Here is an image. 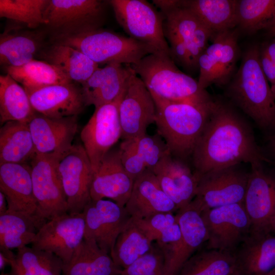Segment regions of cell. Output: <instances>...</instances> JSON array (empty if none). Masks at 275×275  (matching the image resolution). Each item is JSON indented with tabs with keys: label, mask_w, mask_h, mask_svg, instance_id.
<instances>
[{
	"label": "cell",
	"mask_w": 275,
	"mask_h": 275,
	"mask_svg": "<svg viewBox=\"0 0 275 275\" xmlns=\"http://www.w3.org/2000/svg\"><path fill=\"white\" fill-rule=\"evenodd\" d=\"M122 270L94 240L84 238L63 265L62 275H119Z\"/></svg>",
	"instance_id": "obj_29"
},
{
	"label": "cell",
	"mask_w": 275,
	"mask_h": 275,
	"mask_svg": "<svg viewBox=\"0 0 275 275\" xmlns=\"http://www.w3.org/2000/svg\"><path fill=\"white\" fill-rule=\"evenodd\" d=\"M181 4L209 29L213 36L237 25V0H183Z\"/></svg>",
	"instance_id": "obj_31"
},
{
	"label": "cell",
	"mask_w": 275,
	"mask_h": 275,
	"mask_svg": "<svg viewBox=\"0 0 275 275\" xmlns=\"http://www.w3.org/2000/svg\"><path fill=\"white\" fill-rule=\"evenodd\" d=\"M116 19L129 37L170 56L164 33V17L145 0H109ZM171 57V56H170Z\"/></svg>",
	"instance_id": "obj_7"
},
{
	"label": "cell",
	"mask_w": 275,
	"mask_h": 275,
	"mask_svg": "<svg viewBox=\"0 0 275 275\" xmlns=\"http://www.w3.org/2000/svg\"><path fill=\"white\" fill-rule=\"evenodd\" d=\"M191 157L198 179L209 172L241 162L259 166L268 161L246 123L230 107L217 100Z\"/></svg>",
	"instance_id": "obj_1"
},
{
	"label": "cell",
	"mask_w": 275,
	"mask_h": 275,
	"mask_svg": "<svg viewBox=\"0 0 275 275\" xmlns=\"http://www.w3.org/2000/svg\"><path fill=\"white\" fill-rule=\"evenodd\" d=\"M164 33L170 43V56L174 62H176L186 69L193 68L185 43L178 35L169 30L164 29Z\"/></svg>",
	"instance_id": "obj_45"
},
{
	"label": "cell",
	"mask_w": 275,
	"mask_h": 275,
	"mask_svg": "<svg viewBox=\"0 0 275 275\" xmlns=\"http://www.w3.org/2000/svg\"><path fill=\"white\" fill-rule=\"evenodd\" d=\"M147 275H164L163 270H162L158 271H156V272H153V273H152Z\"/></svg>",
	"instance_id": "obj_53"
},
{
	"label": "cell",
	"mask_w": 275,
	"mask_h": 275,
	"mask_svg": "<svg viewBox=\"0 0 275 275\" xmlns=\"http://www.w3.org/2000/svg\"><path fill=\"white\" fill-rule=\"evenodd\" d=\"M243 203L251 223L250 233L269 232L275 212V178L262 165L251 166Z\"/></svg>",
	"instance_id": "obj_18"
},
{
	"label": "cell",
	"mask_w": 275,
	"mask_h": 275,
	"mask_svg": "<svg viewBox=\"0 0 275 275\" xmlns=\"http://www.w3.org/2000/svg\"><path fill=\"white\" fill-rule=\"evenodd\" d=\"M163 269V257L162 253L156 252L152 249L122 269L119 275H147Z\"/></svg>",
	"instance_id": "obj_42"
},
{
	"label": "cell",
	"mask_w": 275,
	"mask_h": 275,
	"mask_svg": "<svg viewBox=\"0 0 275 275\" xmlns=\"http://www.w3.org/2000/svg\"><path fill=\"white\" fill-rule=\"evenodd\" d=\"M1 275H13V273L10 271L9 273H4V272H2Z\"/></svg>",
	"instance_id": "obj_56"
},
{
	"label": "cell",
	"mask_w": 275,
	"mask_h": 275,
	"mask_svg": "<svg viewBox=\"0 0 275 275\" xmlns=\"http://www.w3.org/2000/svg\"><path fill=\"white\" fill-rule=\"evenodd\" d=\"M212 43L200 57L198 80L201 90L211 85L224 86L229 83L238 57V34L232 30L214 34Z\"/></svg>",
	"instance_id": "obj_12"
},
{
	"label": "cell",
	"mask_w": 275,
	"mask_h": 275,
	"mask_svg": "<svg viewBox=\"0 0 275 275\" xmlns=\"http://www.w3.org/2000/svg\"><path fill=\"white\" fill-rule=\"evenodd\" d=\"M10 22L0 35V64L4 68L19 67L35 60L45 46V31Z\"/></svg>",
	"instance_id": "obj_24"
},
{
	"label": "cell",
	"mask_w": 275,
	"mask_h": 275,
	"mask_svg": "<svg viewBox=\"0 0 275 275\" xmlns=\"http://www.w3.org/2000/svg\"><path fill=\"white\" fill-rule=\"evenodd\" d=\"M49 0H0V17L36 30L47 21L44 13Z\"/></svg>",
	"instance_id": "obj_38"
},
{
	"label": "cell",
	"mask_w": 275,
	"mask_h": 275,
	"mask_svg": "<svg viewBox=\"0 0 275 275\" xmlns=\"http://www.w3.org/2000/svg\"><path fill=\"white\" fill-rule=\"evenodd\" d=\"M134 182L123 166L119 147L112 149L94 173L90 190L91 200L107 198L125 207Z\"/></svg>",
	"instance_id": "obj_20"
},
{
	"label": "cell",
	"mask_w": 275,
	"mask_h": 275,
	"mask_svg": "<svg viewBox=\"0 0 275 275\" xmlns=\"http://www.w3.org/2000/svg\"><path fill=\"white\" fill-rule=\"evenodd\" d=\"M248 175L236 166L204 174L199 179L196 196L190 203L201 212L243 203Z\"/></svg>",
	"instance_id": "obj_9"
},
{
	"label": "cell",
	"mask_w": 275,
	"mask_h": 275,
	"mask_svg": "<svg viewBox=\"0 0 275 275\" xmlns=\"http://www.w3.org/2000/svg\"><path fill=\"white\" fill-rule=\"evenodd\" d=\"M25 91L34 110L49 118L77 116L86 106L81 86L74 82Z\"/></svg>",
	"instance_id": "obj_21"
},
{
	"label": "cell",
	"mask_w": 275,
	"mask_h": 275,
	"mask_svg": "<svg viewBox=\"0 0 275 275\" xmlns=\"http://www.w3.org/2000/svg\"><path fill=\"white\" fill-rule=\"evenodd\" d=\"M237 25L249 35L264 29L275 16V0H238Z\"/></svg>",
	"instance_id": "obj_40"
},
{
	"label": "cell",
	"mask_w": 275,
	"mask_h": 275,
	"mask_svg": "<svg viewBox=\"0 0 275 275\" xmlns=\"http://www.w3.org/2000/svg\"><path fill=\"white\" fill-rule=\"evenodd\" d=\"M82 213L85 223L84 238L94 240L110 255L118 236L131 219L125 208L111 200H91Z\"/></svg>",
	"instance_id": "obj_16"
},
{
	"label": "cell",
	"mask_w": 275,
	"mask_h": 275,
	"mask_svg": "<svg viewBox=\"0 0 275 275\" xmlns=\"http://www.w3.org/2000/svg\"><path fill=\"white\" fill-rule=\"evenodd\" d=\"M263 45L267 54L275 64V37L270 42Z\"/></svg>",
	"instance_id": "obj_48"
},
{
	"label": "cell",
	"mask_w": 275,
	"mask_h": 275,
	"mask_svg": "<svg viewBox=\"0 0 275 275\" xmlns=\"http://www.w3.org/2000/svg\"><path fill=\"white\" fill-rule=\"evenodd\" d=\"M28 123L9 121L0 129V164L28 163L36 155Z\"/></svg>",
	"instance_id": "obj_30"
},
{
	"label": "cell",
	"mask_w": 275,
	"mask_h": 275,
	"mask_svg": "<svg viewBox=\"0 0 275 275\" xmlns=\"http://www.w3.org/2000/svg\"><path fill=\"white\" fill-rule=\"evenodd\" d=\"M238 270L236 257L230 252L209 249L194 254L177 275H230Z\"/></svg>",
	"instance_id": "obj_35"
},
{
	"label": "cell",
	"mask_w": 275,
	"mask_h": 275,
	"mask_svg": "<svg viewBox=\"0 0 275 275\" xmlns=\"http://www.w3.org/2000/svg\"><path fill=\"white\" fill-rule=\"evenodd\" d=\"M250 233L235 256L238 270L242 275H265L275 268V236Z\"/></svg>",
	"instance_id": "obj_27"
},
{
	"label": "cell",
	"mask_w": 275,
	"mask_h": 275,
	"mask_svg": "<svg viewBox=\"0 0 275 275\" xmlns=\"http://www.w3.org/2000/svg\"><path fill=\"white\" fill-rule=\"evenodd\" d=\"M181 230L180 239L159 248L163 257L164 275H177L186 261L208 240L201 211L190 203L176 214Z\"/></svg>",
	"instance_id": "obj_15"
},
{
	"label": "cell",
	"mask_w": 275,
	"mask_h": 275,
	"mask_svg": "<svg viewBox=\"0 0 275 275\" xmlns=\"http://www.w3.org/2000/svg\"><path fill=\"white\" fill-rule=\"evenodd\" d=\"M24 88L8 74L0 75V122L29 123L35 114Z\"/></svg>",
	"instance_id": "obj_32"
},
{
	"label": "cell",
	"mask_w": 275,
	"mask_h": 275,
	"mask_svg": "<svg viewBox=\"0 0 275 275\" xmlns=\"http://www.w3.org/2000/svg\"><path fill=\"white\" fill-rule=\"evenodd\" d=\"M119 149L123 167L135 181L147 170L144 161L137 153L130 139L123 140Z\"/></svg>",
	"instance_id": "obj_43"
},
{
	"label": "cell",
	"mask_w": 275,
	"mask_h": 275,
	"mask_svg": "<svg viewBox=\"0 0 275 275\" xmlns=\"http://www.w3.org/2000/svg\"><path fill=\"white\" fill-rule=\"evenodd\" d=\"M40 58L60 70L71 80L82 85L99 67V65L80 51L69 45L52 42L45 46Z\"/></svg>",
	"instance_id": "obj_28"
},
{
	"label": "cell",
	"mask_w": 275,
	"mask_h": 275,
	"mask_svg": "<svg viewBox=\"0 0 275 275\" xmlns=\"http://www.w3.org/2000/svg\"><path fill=\"white\" fill-rule=\"evenodd\" d=\"M106 6L100 0H49L44 13L45 31L52 40L102 29Z\"/></svg>",
	"instance_id": "obj_6"
},
{
	"label": "cell",
	"mask_w": 275,
	"mask_h": 275,
	"mask_svg": "<svg viewBox=\"0 0 275 275\" xmlns=\"http://www.w3.org/2000/svg\"><path fill=\"white\" fill-rule=\"evenodd\" d=\"M259 60L261 69L271 87L275 84V64L267 54L263 45L260 46Z\"/></svg>",
	"instance_id": "obj_46"
},
{
	"label": "cell",
	"mask_w": 275,
	"mask_h": 275,
	"mask_svg": "<svg viewBox=\"0 0 275 275\" xmlns=\"http://www.w3.org/2000/svg\"><path fill=\"white\" fill-rule=\"evenodd\" d=\"M265 275H275V268H274L273 269L270 270L269 272H268Z\"/></svg>",
	"instance_id": "obj_54"
},
{
	"label": "cell",
	"mask_w": 275,
	"mask_h": 275,
	"mask_svg": "<svg viewBox=\"0 0 275 275\" xmlns=\"http://www.w3.org/2000/svg\"><path fill=\"white\" fill-rule=\"evenodd\" d=\"M272 94L275 98V84L272 86L270 87Z\"/></svg>",
	"instance_id": "obj_55"
},
{
	"label": "cell",
	"mask_w": 275,
	"mask_h": 275,
	"mask_svg": "<svg viewBox=\"0 0 275 275\" xmlns=\"http://www.w3.org/2000/svg\"><path fill=\"white\" fill-rule=\"evenodd\" d=\"M38 231L35 222L30 218L7 211L0 215V250H18L32 244Z\"/></svg>",
	"instance_id": "obj_37"
},
{
	"label": "cell",
	"mask_w": 275,
	"mask_h": 275,
	"mask_svg": "<svg viewBox=\"0 0 275 275\" xmlns=\"http://www.w3.org/2000/svg\"><path fill=\"white\" fill-rule=\"evenodd\" d=\"M58 171L70 214L81 213L91 201L94 171L82 144H73L58 162Z\"/></svg>",
	"instance_id": "obj_11"
},
{
	"label": "cell",
	"mask_w": 275,
	"mask_h": 275,
	"mask_svg": "<svg viewBox=\"0 0 275 275\" xmlns=\"http://www.w3.org/2000/svg\"><path fill=\"white\" fill-rule=\"evenodd\" d=\"M37 154L62 156L72 146L77 116L49 118L36 112L28 123Z\"/></svg>",
	"instance_id": "obj_22"
},
{
	"label": "cell",
	"mask_w": 275,
	"mask_h": 275,
	"mask_svg": "<svg viewBox=\"0 0 275 275\" xmlns=\"http://www.w3.org/2000/svg\"><path fill=\"white\" fill-rule=\"evenodd\" d=\"M119 115L123 140L146 133L148 127L155 123L154 100L132 69L119 103Z\"/></svg>",
	"instance_id": "obj_14"
},
{
	"label": "cell",
	"mask_w": 275,
	"mask_h": 275,
	"mask_svg": "<svg viewBox=\"0 0 275 275\" xmlns=\"http://www.w3.org/2000/svg\"><path fill=\"white\" fill-rule=\"evenodd\" d=\"M130 65L112 63L98 67L81 85L87 106L96 108L116 100L123 93L130 75Z\"/></svg>",
	"instance_id": "obj_25"
},
{
	"label": "cell",
	"mask_w": 275,
	"mask_h": 275,
	"mask_svg": "<svg viewBox=\"0 0 275 275\" xmlns=\"http://www.w3.org/2000/svg\"><path fill=\"white\" fill-rule=\"evenodd\" d=\"M269 231L275 233V212L271 219L269 225Z\"/></svg>",
	"instance_id": "obj_52"
},
{
	"label": "cell",
	"mask_w": 275,
	"mask_h": 275,
	"mask_svg": "<svg viewBox=\"0 0 275 275\" xmlns=\"http://www.w3.org/2000/svg\"><path fill=\"white\" fill-rule=\"evenodd\" d=\"M264 30H266L270 36L273 37H275V16L267 23Z\"/></svg>",
	"instance_id": "obj_50"
},
{
	"label": "cell",
	"mask_w": 275,
	"mask_h": 275,
	"mask_svg": "<svg viewBox=\"0 0 275 275\" xmlns=\"http://www.w3.org/2000/svg\"><path fill=\"white\" fill-rule=\"evenodd\" d=\"M125 208L133 218H145L159 213L177 210L175 203L163 191L155 175L149 170L135 180Z\"/></svg>",
	"instance_id": "obj_26"
},
{
	"label": "cell",
	"mask_w": 275,
	"mask_h": 275,
	"mask_svg": "<svg viewBox=\"0 0 275 275\" xmlns=\"http://www.w3.org/2000/svg\"><path fill=\"white\" fill-rule=\"evenodd\" d=\"M12 261L13 275H62L63 263L52 253L24 246Z\"/></svg>",
	"instance_id": "obj_34"
},
{
	"label": "cell",
	"mask_w": 275,
	"mask_h": 275,
	"mask_svg": "<svg viewBox=\"0 0 275 275\" xmlns=\"http://www.w3.org/2000/svg\"><path fill=\"white\" fill-rule=\"evenodd\" d=\"M153 99L157 133L165 142L171 154L181 160L191 156L215 100L195 103Z\"/></svg>",
	"instance_id": "obj_3"
},
{
	"label": "cell",
	"mask_w": 275,
	"mask_h": 275,
	"mask_svg": "<svg viewBox=\"0 0 275 275\" xmlns=\"http://www.w3.org/2000/svg\"><path fill=\"white\" fill-rule=\"evenodd\" d=\"M260 49L258 44L246 49L227 93L259 127L275 131V98L261 68Z\"/></svg>",
	"instance_id": "obj_2"
},
{
	"label": "cell",
	"mask_w": 275,
	"mask_h": 275,
	"mask_svg": "<svg viewBox=\"0 0 275 275\" xmlns=\"http://www.w3.org/2000/svg\"><path fill=\"white\" fill-rule=\"evenodd\" d=\"M150 241H156L159 248L178 240L181 230L173 212L159 213L145 218H131Z\"/></svg>",
	"instance_id": "obj_39"
},
{
	"label": "cell",
	"mask_w": 275,
	"mask_h": 275,
	"mask_svg": "<svg viewBox=\"0 0 275 275\" xmlns=\"http://www.w3.org/2000/svg\"><path fill=\"white\" fill-rule=\"evenodd\" d=\"M123 92L124 91L116 100L95 108L93 114L80 132L82 145L90 159L94 173L105 155L121 138L119 105Z\"/></svg>",
	"instance_id": "obj_10"
},
{
	"label": "cell",
	"mask_w": 275,
	"mask_h": 275,
	"mask_svg": "<svg viewBox=\"0 0 275 275\" xmlns=\"http://www.w3.org/2000/svg\"><path fill=\"white\" fill-rule=\"evenodd\" d=\"M268 145L272 155L275 159V132L269 136Z\"/></svg>",
	"instance_id": "obj_51"
},
{
	"label": "cell",
	"mask_w": 275,
	"mask_h": 275,
	"mask_svg": "<svg viewBox=\"0 0 275 275\" xmlns=\"http://www.w3.org/2000/svg\"><path fill=\"white\" fill-rule=\"evenodd\" d=\"M15 254L12 250H0V270H3L7 265H11Z\"/></svg>",
	"instance_id": "obj_47"
},
{
	"label": "cell",
	"mask_w": 275,
	"mask_h": 275,
	"mask_svg": "<svg viewBox=\"0 0 275 275\" xmlns=\"http://www.w3.org/2000/svg\"><path fill=\"white\" fill-rule=\"evenodd\" d=\"M151 171L177 210L187 206L195 198L199 179L182 160L169 154Z\"/></svg>",
	"instance_id": "obj_23"
},
{
	"label": "cell",
	"mask_w": 275,
	"mask_h": 275,
	"mask_svg": "<svg viewBox=\"0 0 275 275\" xmlns=\"http://www.w3.org/2000/svg\"><path fill=\"white\" fill-rule=\"evenodd\" d=\"M208 235V247L230 252L250 232L251 223L243 203L201 212Z\"/></svg>",
	"instance_id": "obj_13"
},
{
	"label": "cell",
	"mask_w": 275,
	"mask_h": 275,
	"mask_svg": "<svg viewBox=\"0 0 275 275\" xmlns=\"http://www.w3.org/2000/svg\"><path fill=\"white\" fill-rule=\"evenodd\" d=\"M85 229L82 212L57 216L39 229L31 247L53 253L65 265L84 239Z\"/></svg>",
	"instance_id": "obj_17"
},
{
	"label": "cell",
	"mask_w": 275,
	"mask_h": 275,
	"mask_svg": "<svg viewBox=\"0 0 275 275\" xmlns=\"http://www.w3.org/2000/svg\"><path fill=\"white\" fill-rule=\"evenodd\" d=\"M8 210V204L4 194L0 191V215L5 213Z\"/></svg>",
	"instance_id": "obj_49"
},
{
	"label": "cell",
	"mask_w": 275,
	"mask_h": 275,
	"mask_svg": "<svg viewBox=\"0 0 275 275\" xmlns=\"http://www.w3.org/2000/svg\"><path fill=\"white\" fill-rule=\"evenodd\" d=\"M212 36L211 31L203 24L195 31L187 44L193 68H198L199 59L206 49L208 41Z\"/></svg>",
	"instance_id": "obj_44"
},
{
	"label": "cell",
	"mask_w": 275,
	"mask_h": 275,
	"mask_svg": "<svg viewBox=\"0 0 275 275\" xmlns=\"http://www.w3.org/2000/svg\"><path fill=\"white\" fill-rule=\"evenodd\" d=\"M147 170L152 171L166 155L171 154L162 138L157 133H146L130 139Z\"/></svg>",
	"instance_id": "obj_41"
},
{
	"label": "cell",
	"mask_w": 275,
	"mask_h": 275,
	"mask_svg": "<svg viewBox=\"0 0 275 275\" xmlns=\"http://www.w3.org/2000/svg\"><path fill=\"white\" fill-rule=\"evenodd\" d=\"M152 243L130 221L118 236L110 254L115 264L123 269L152 249Z\"/></svg>",
	"instance_id": "obj_36"
},
{
	"label": "cell",
	"mask_w": 275,
	"mask_h": 275,
	"mask_svg": "<svg viewBox=\"0 0 275 275\" xmlns=\"http://www.w3.org/2000/svg\"><path fill=\"white\" fill-rule=\"evenodd\" d=\"M131 67L153 99L195 103L213 100L206 90L200 89L198 80L177 68L169 55L150 53Z\"/></svg>",
	"instance_id": "obj_4"
},
{
	"label": "cell",
	"mask_w": 275,
	"mask_h": 275,
	"mask_svg": "<svg viewBox=\"0 0 275 275\" xmlns=\"http://www.w3.org/2000/svg\"><path fill=\"white\" fill-rule=\"evenodd\" d=\"M230 275H242L238 270Z\"/></svg>",
	"instance_id": "obj_57"
},
{
	"label": "cell",
	"mask_w": 275,
	"mask_h": 275,
	"mask_svg": "<svg viewBox=\"0 0 275 275\" xmlns=\"http://www.w3.org/2000/svg\"><path fill=\"white\" fill-rule=\"evenodd\" d=\"M62 156L36 154L30 161L36 216L41 227L48 221L68 212V205L58 171Z\"/></svg>",
	"instance_id": "obj_8"
},
{
	"label": "cell",
	"mask_w": 275,
	"mask_h": 275,
	"mask_svg": "<svg viewBox=\"0 0 275 275\" xmlns=\"http://www.w3.org/2000/svg\"><path fill=\"white\" fill-rule=\"evenodd\" d=\"M0 191L5 195L9 212H17L32 219L39 230L31 167L30 163L0 164Z\"/></svg>",
	"instance_id": "obj_19"
},
{
	"label": "cell",
	"mask_w": 275,
	"mask_h": 275,
	"mask_svg": "<svg viewBox=\"0 0 275 275\" xmlns=\"http://www.w3.org/2000/svg\"><path fill=\"white\" fill-rule=\"evenodd\" d=\"M72 47L99 64L133 65L147 55L157 53L151 46L115 32L100 29L50 40Z\"/></svg>",
	"instance_id": "obj_5"
},
{
	"label": "cell",
	"mask_w": 275,
	"mask_h": 275,
	"mask_svg": "<svg viewBox=\"0 0 275 275\" xmlns=\"http://www.w3.org/2000/svg\"><path fill=\"white\" fill-rule=\"evenodd\" d=\"M4 69L25 90L73 82L56 67L43 60L35 59L23 65L8 66Z\"/></svg>",
	"instance_id": "obj_33"
}]
</instances>
